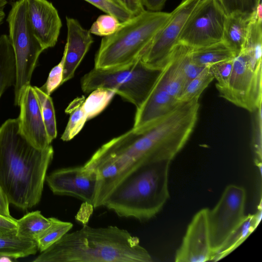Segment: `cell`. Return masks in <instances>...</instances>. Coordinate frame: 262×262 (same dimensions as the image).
<instances>
[{"label":"cell","instance_id":"obj_1","mask_svg":"<svg viewBox=\"0 0 262 262\" xmlns=\"http://www.w3.org/2000/svg\"><path fill=\"white\" fill-rule=\"evenodd\" d=\"M54 155L50 145L39 149L18 129V119L0 127V186L9 204L23 210L40 201L46 173Z\"/></svg>","mask_w":262,"mask_h":262},{"label":"cell","instance_id":"obj_2","mask_svg":"<svg viewBox=\"0 0 262 262\" xmlns=\"http://www.w3.org/2000/svg\"><path fill=\"white\" fill-rule=\"evenodd\" d=\"M137 236L116 226L81 229L64 234L34 262H151Z\"/></svg>","mask_w":262,"mask_h":262},{"label":"cell","instance_id":"obj_3","mask_svg":"<svg viewBox=\"0 0 262 262\" xmlns=\"http://www.w3.org/2000/svg\"><path fill=\"white\" fill-rule=\"evenodd\" d=\"M199 98L180 103L154 126L133 128L119 136V151L130 165L170 161L184 147L195 126Z\"/></svg>","mask_w":262,"mask_h":262},{"label":"cell","instance_id":"obj_4","mask_svg":"<svg viewBox=\"0 0 262 262\" xmlns=\"http://www.w3.org/2000/svg\"><path fill=\"white\" fill-rule=\"evenodd\" d=\"M170 161L147 164L130 173L114 190L103 206L120 217L150 220L169 198Z\"/></svg>","mask_w":262,"mask_h":262},{"label":"cell","instance_id":"obj_5","mask_svg":"<svg viewBox=\"0 0 262 262\" xmlns=\"http://www.w3.org/2000/svg\"><path fill=\"white\" fill-rule=\"evenodd\" d=\"M170 15L171 13L144 10L121 22L114 33L102 38L94 67H119L141 58Z\"/></svg>","mask_w":262,"mask_h":262},{"label":"cell","instance_id":"obj_6","mask_svg":"<svg viewBox=\"0 0 262 262\" xmlns=\"http://www.w3.org/2000/svg\"><path fill=\"white\" fill-rule=\"evenodd\" d=\"M161 71L148 66L141 58L119 67H94L82 77L81 88L85 93L100 88L114 90L137 109L148 97Z\"/></svg>","mask_w":262,"mask_h":262},{"label":"cell","instance_id":"obj_7","mask_svg":"<svg viewBox=\"0 0 262 262\" xmlns=\"http://www.w3.org/2000/svg\"><path fill=\"white\" fill-rule=\"evenodd\" d=\"M7 21L15 60L14 104L18 106L21 91L30 84L38 57L45 49L29 25L26 0H18L12 4Z\"/></svg>","mask_w":262,"mask_h":262},{"label":"cell","instance_id":"obj_8","mask_svg":"<svg viewBox=\"0 0 262 262\" xmlns=\"http://www.w3.org/2000/svg\"><path fill=\"white\" fill-rule=\"evenodd\" d=\"M217 90L221 97L252 113L261 105L262 63L255 62L242 50L234 58L227 84Z\"/></svg>","mask_w":262,"mask_h":262},{"label":"cell","instance_id":"obj_9","mask_svg":"<svg viewBox=\"0 0 262 262\" xmlns=\"http://www.w3.org/2000/svg\"><path fill=\"white\" fill-rule=\"evenodd\" d=\"M227 17L217 0H201L186 22L178 43L193 49L222 41Z\"/></svg>","mask_w":262,"mask_h":262},{"label":"cell","instance_id":"obj_10","mask_svg":"<svg viewBox=\"0 0 262 262\" xmlns=\"http://www.w3.org/2000/svg\"><path fill=\"white\" fill-rule=\"evenodd\" d=\"M246 199V191L243 187L230 184L225 188L213 208L209 209L212 256L244 220Z\"/></svg>","mask_w":262,"mask_h":262},{"label":"cell","instance_id":"obj_11","mask_svg":"<svg viewBox=\"0 0 262 262\" xmlns=\"http://www.w3.org/2000/svg\"><path fill=\"white\" fill-rule=\"evenodd\" d=\"M201 0H183L171 13L166 24L156 36L142 55V61L148 66L162 69L188 18Z\"/></svg>","mask_w":262,"mask_h":262},{"label":"cell","instance_id":"obj_12","mask_svg":"<svg viewBox=\"0 0 262 262\" xmlns=\"http://www.w3.org/2000/svg\"><path fill=\"white\" fill-rule=\"evenodd\" d=\"M46 181L53 193L75 197L93 206L97 176L84 165L56 170Z\"/></svg>","mask_w":262,"mask_h":262},{"label":"cell","instance_id":"obj_13","mask_svg":"<svg viewBox=\"0 0 262 262\" xmlns=\"http://www.w3.org/2000/svg\"><path fill=\"white\" fill-rule=\"evenodd\" d=\"M208 212L209 209L203 208L193 216L176 252L175 261L205 262L211 260L212 250Z\"/></svg>","mask_w":262,"mask_h":262},{"label":"cell","instance_id":"obj_14","mask_svg":"<svg viewBox=\"0 0 262 262\" xmlns=\"http://www.w3.org/2000/svg\"><path fill=\"white\" fill-rule=\"evenodd\" d=\"M17 118L21 134L34 147L43 149L51 145L34 87L30 84L21 91Z\"/></svg>","mask_w":262,"mask_h":262},{"label":"cell","instance_id":"obj_15","mask_svg":"<svg viewBox=\"0 0 262 262\" xmlns=\"http://www.w3.org/2000/svg\"><path fill=\"white\" fill-rule=\"evenodd\" d=\"M26 8L29 25L43 48L54 47L62 26L56 9L48 0H26Z\"/></svg>","mask_w":262,"mask_h":262},{"label":"cell","instance_id":"obj_16","mask_svg":"<svg viewBox=\"0 0 262 262\" xmlns=\"http://www.w3.org/2000/svg\"><path fill=\"white\" fill-rule=\"evenodd\" d=\"M67 38L63 56L64 67L62 84L70 80L93 42L90 31L76 19L66 17Z\"/></svg>","mask_w":262,"mask_h":262},{"label":"cell","instance_id":"obj_17","mask_svg":"<svg viewBox=\"0 0 262 262\" xmlns=\"http://www.w3.org/2000/svg\"><path fill=\"white\" fill-rule=\"evenodd\" d=\"M179 103L177 99L168 93L158 78L145 101L137 109L133 128L155 125Z\"/></svg>","mask_w":262,"mask_h":262},{"label":"cell","instance_id":"obj_18","mask_svg":"<svg viewBox=\"0 0 262 262\" xmlns=\"http://www.w3.org/2000/svg\"><path fill=\"white\" fill-rule=\"evenodd\" d=\"M190 49L188 46L177 43L171 51L158 77L168 93L177 100L188 83L184 63Z\"/></svg>","mask_w":262,"mask_h":262},{"label":"cell","instance_id":"obj_19","mask_svg":"<svg viewBox=\"0 0 262 262\" xmlns=\"http://www.w3.org/2000/svg\"><path fill=\"white\" fill-rule=\"evenodd\" d=\"M256 12L252 14L235 13L227 17L222 41L235 56L243 49L250 24Z\"/></svg>","mask_w":262,"mask_h":262},{"label":"cell","instance_id":"obj_20","mask_svg":"<svg viewBox=\"0 0 262 262\" xmlns=\"http://www.w3.org/2000/svg\"><path fill=\"white\" fill-rule=\"evenodd\" d=\"M258 224L255 215H246L243 221L234 230L214 253L211 261L220 260L236 249L255 230Z\"/></svg>","mask_w":262,"mask_h":262},{"label":"cell","instance_id":"obj_21","mask_svg":"<svg viewBox=\"0 0 262 262\" xmlns=\"http://www.w3.org/2000/svg\"><path fill=\"white\" fill-rule=\"evenodd\" d=\"M16 79L14 50L9 37L0 36V98L6 89L14 85Z\"/></svg>","mask_w":262,"mask_h":262},{"label":"cell","instance_id":"obj_22","mask_svg":"<svg viewBox=\"0 0 262 262\" xmlns=\"http://www.w3.org/2000/svg\"><path fill=\"white\" fill-rule=\"evenodd\" d=\"M190 56L193 62L203 67L235 57L232 51L223 41L205 47L191 48Z\"/></svg>","mask_w":262,"mask_h":262},{"label":"cell","instance_id":"obj_23","mask_svg":"<svg viewBox=\"0 0 262 262\" xmlns=\"http://www.w3.org/2000/svg\"><path fill=\"white\" fill-rule=\"evenodd\" d=\"M53 217L47 218L39 211L29 212L17 220L16 235L36 241L52 224Z\"/></svg>","mask_w":262,"mask_h":262},{"label":"cell","instance_id":"obj_24","mask_svg":"<svg viewBox=\"0 0 262 262\" xmlns=\"http://www.w3.org/2000/svg\"><path fill=\"white\" fill-rule=\"evenodd\" d=\"M38 250L36 241L18 237L0 235V256L18 258L34 254Z\"/></svg>","mask_w":262,"mask_h":262},{"label":"cell","instance_id":"obj_25","mask_svg":"<svg viewBox=\"0 0 262 262\" xmlns=\"http://www.w3.org/2000/svg\"><path fill=\"white\" fill-rule=\"evenodd\" d=\"M84 98H77L72 101L66 110L70 118L61 135V139L69 141L76 136L82 129L88 120L82 106Z\"/></svg>","mask_w":262,"mask_h":262},{"label":"cell","instance_id":"obj_26","mask_svg":"<svg viewBox=\"0 0 262 262\" xmlns=\"http://www.w3.org/2000/svg\"><path fill=\"white\" fill-rule=\"evenodd\" d=\"M116 92L112 89L100 88L91 92L84 99L82 106L90 120L101 113L110 103Z\"/></svg>","mask_w":262,"mask_h":262},{"label":"cell","instance_id":"obj_27","mask_svg":"<svg viewBox=\"0 0 262 262\" xmlns=\"http://www.w3.org/2000/svg\"><path fill=\"white\" fill-rule=\"evenodd\" d=\"M40 106L46 130L51 142L56 138L57 132L55 110L50 95L37 86H33Z\"/></svg>","mask_w":262,"mask_h":262},{"label":"cell","instance_id":"obj_28","mask_svg":"<svg viewBox=\"0 0 262 262\" xmlns=\"http://www.w3.org/2000/svg\"><path fill=\"white\" fill-rule=\"evenodd\" d=\"M261 22L262 18L257 17L256 12V14L250 24L243 49L257 62H261Z\"/></svg>","mask_w":262,"mask_h":262},{"label":"cell","instance_id":"obj_29","mask_svg":"<svg viewBox=\"0 0 262 262\" xmlns=\"http://www.w3.org/2000/svg\"><path fill=\"white\" fill-rule=\"evenodd\" d=\"M73 224L53 217L52 223L36 240L38 250L41 252L59 241L73 227Z\"/></svg>","mask_w":262,"mask_h":262},{"label":"cell","instance_id":"obj_30","mask_svg":"<svg viewBox=\"0 0 262 262\" xmlns=\"http://www.w3.org/2000/svg\"><path fill=\"white\" fill-rule=\"evenodd\" d=\"M213 79L209 66H206L199 75L187 83L178 98L179 103L200 98L203 92Z\"/></svg>","mask_w":262,"mask_h":262},{"label":"cell","instance_id":"obj_31","mask_svg":"<svg viewBox=\"0 0 262 262\" xmlns=\"http://www.w3.org/2000/svg\"><path fill=\"white\" fill-rule=\"evenodd\" d=\"M252 114L251 146L254 154V162L261 170V105Z\"/></svg>","mask_w":262,"mask_h":262},{"label":"cell","instance_id":"obj_32","mask_svg":"<svg viewBox=\"0 0 262 262\" xmlns=\"http://www.w3.org/2000/svg\"><path fill=\"white\" fill-rule=\"evenodd\" d=\"M227 15L235 13L252 14L261 0H217Z\"/></svg>","mask_w":262,"mask_h":262},{"label":"cell","instance_id":"obj_33","mask_svg":"<svg viewBox=\"0 0 262 262\" xmlns=\"http://www.w3.org/2000/svg\"><path fill=\"white\" fill-rule=\"evenodd\" d=\"M120 23L114 16L107 14L101 15L93 23L89 31L92 34L106 36L114 33Z\"/></svg>","mask_w":262,"mask_h":262},{"label":"cell","instance_id":"obj_34","mask_svg":"<svg viewBox=\"0 0 262 262\" xmlns=\"http://www.w3.org/2000/svg\"><path fill=\"white\" fill-rule=\"evenodd\" d=\"M84 1L90 3L107 14L116 17L120 22L125 21L134 16L111 0Z\"/></svg>","mask_w":262,"mask_h":262},{"label":"cell","instance_id":"obj_35","mask_svg":"<svg viewBox=\"0 0 262 262\" xmlns=\"http://www.w3.org/2000/svg\"><path fill=\"white\" fill-rule=\"evenodd\" d=\"M234 58L209 66L210 70L215 79L216 89L226 85L231 74Z\"/></svg>","mask_w":262,"mask_h":262},{"label":"cell","instance_id":"obj_36","mask_svg":"<svg viewBox=\"0 0 262 262\" xmlns=\"http://www.w3.org/2000/svg\"><path fill=\"white\" fill-rule=\"evenodd\" d=\"M64 67V57L62 55L60 61L49 73L45 83L40 88L41 90L50 95L62 84Z\"/></svg>","mask_w":262,"mask_h":262},{"label":"cell","instance_id":"obj_37","mask_svg":"<svg viewBox=\"0 0 262 262\" xmlns=\"http://www.w3.org/2000/svg\"><path fill=\"white\" fill-rule=\"evenodd\" d=\"M133 15H136L144 10L142 0H111Z\"/></svg>","mask_w":262,"mask_h":262},{"label":"cell","instance_id":"obj_38","mask_svg":"<svg viewBox=\"0 0 262 262\" xmlns=\"http://www.w3.org/2000/svg\"><path fill=\"white\" fill-rule=\"evenodd\" d=\"M17 220L0 214V235L11 236L16 235Z\"/></svg>","mask_w":262,"mask_h":262},{"label":"cell","instance_id":"obj_39","mask_svg":"<svg viewBox=\"0 0 262 262\" xmlns=\"http://www.w3.org/2000/svg\"><path fill=\"white\" fill-rule=\"evenodd\" d=\"M190 50L184 63V72L188 82L199 75L206 67L200 66L193 62L190 56Z\"/></svg>","mask_w":262,"mask_h":262},{"label":"cell","instance_id":"obj_40","mask_svg":"<svg viewBox=\"0 0 262 262\" xmlns=\"http://www.w3.org/2000/svg\"><path fill=\"white\" fill-rule=\"evenodd\" d=\"M167 0H142L144 7L151 11H160Z\"/></svg>","mask_w":262,"mask_h":262},{"label":"cell","instance_id":"obj_41","mask_svg":"<svg viewBox=\"0 0 262 262\" xmlns=\"http://www.w3.org/2000/svg\"><path fill=\"white\" fill-rule=\"evenodd\" d=\"M9 203L0 186V214L3 216L11 217L9 211Z\"/></svg>","mask_w":262,"mask_h":262},{"label":"cell","instance_id":"obj_42","mask_svg":"<svg viewBox=\"0 0 262 262\" xmlns=\"http://www.w3.org/2000/svg\"><path fill=\"white\" fill-rule=\"evenodd\" d=\"M8 0H0V25L3 22L5 16V8Z\"/></svg>","mask_w":262,"mask_h":262},{"label":"cell","instance_id":"obj_43","mask_svg":"<svg viewBox=\"0 0 262 262\" xmlns=\"http://www.w3.org/2000/svg\"><path fill=\"white\" fill-rule=\"evenodd\" d=\"M11 258H12L8 256L1 255L0 256V261H12Z\"/></svg>","mask_w":262,"mask_h":262}]
</instances>
